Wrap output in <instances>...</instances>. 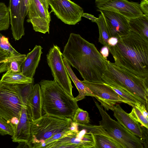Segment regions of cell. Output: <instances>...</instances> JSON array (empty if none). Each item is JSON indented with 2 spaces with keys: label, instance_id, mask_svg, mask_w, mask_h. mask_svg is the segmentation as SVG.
<instances>
[{
  "label": "cell",
  "instance_id": "1",
  "mask_svg": "<svg viewBox=\"0 0 148 148\" xmlns=\"http://www.w3.org/2000/svg\"><path fill=\"white\" fill-rule=\"evenodd\" d=\"M62 55L70 65L78 71L84 80L103 83L102 77L108 60L93 44L79 34L71 33Z\"/></svg>",
  "mask_w": 148,
  "mask_h": 148
},
{
  "label": "cell",
  "instance_id": "2",
  "mask_svg": "<svg viewBox=\"0 0 148 148\" xmlns=\"http://www.w3.org/2000/svg\"><path fill=\"white\" fill-rule=\"evenodd\" d=\"M107 47L116 65L148 79V41L130 31L115 46Z\"/></svg>",
  "mask_w": 148,
  "mask_h": 148
},
{
  "label": "cell",
  "instance_id": "3",
  "mask_svg": "<svg viewBox=\"0 0 148 148\" xmlns=\"http://www.w3.org/2000/svg\"><path fill=\"white\" fill-rule=\"evenodd\" d=\"M39 84L42 93L43 113L72 119L79 107L75 98L54 80H42Z\"/></svg>",
  "mask_w": 148,
  "mask_h": 148
},
{
  "label": "cell",
  "instance_id": "4",
  "mask_svg": "<svg viewBox=\"0 0 148 148\" xmlns=\"http://www.w3.org/2000/svg\"><path fill=\"white\" fill-rule=\"evenodd\" d=\"M102 79L103 83L119 87L130 93L148 109V79L136 75L108 60Z\"/></svg>",
  "mask_w": 148,
  "mask_h": 148
},
{
  "label": "cell",
  "instance_id": "5",
  "mask_svg": "<svg viewBox=\"0 0 148 148\" xmlns=\"http://www.w3.org/2000/svg\"><path fill=\"white\" fill-rule=\"evenodd\" d=\"M72 119L45 114L30 122L28 147L40 148L47 140L58 133L71 130Z\"/></svg>",
  "mask_w": 148,
  "mask_h": 148
},
{
  "label": "cell",
  "instance_id": "6",
  "mask_svg": "<svg viewBox=\"0 0 148 148\" xmlns=\"http://www.w3.org/2000/svg\"><path fill=\"white\" fill-rule=\"evenodd\" d=\"M22 106L19 84L0 82V117L15 126L18 121Z\"/></svg>",
  "mask_w": 148,
  "mask_h": 148
},
{
  "label": "cell",
  "instance_id": "7",
  "mask_svg": "<svg viewBox=\"0 0 148 148\" xmlns=\"http://www.w3.org/2000/svg\"><path fill=\"white\" fill-rule=\"evenodd\" d=\"M94 100L102 118L99 121V125L123 148H144L143 142L140 138L129 132L117 121L112 119L104 110L103 106Z\"/></svg>",
  "mask_w": 148,
  "mask_h": 148
},
{
  "label": "cell",
  "instance_id": "8",
  "mask_svg": "<svg viewBox=\"0 0 148 148\" xmlns=\"http://www.w3.org/2000/svg\"><path fill=\"white\" fill-rule=\"evenodd\" d=\"M47 60L54 80L69 95L72 94L71 81L65 67L60 47L53 45L47 55Z\"/></svg>",
  "mask_w": 148,
  "mask_h": 148
},
{
  "label": "cell",
  "instance_id": "9",
  "mask_svg": "<svg viewBox=\"0 0 148 148\" xmlns=\"http://www.w3.org/2000/svg\"><path fill=\"white\" fill-rule=\"evenodd\" d=\"M51 11L64 23L75 25L81 20L84 10L70 0H48Z\"/></svg>",
  "mask_w": 148,
  "mask_h": 148
},
{
  "label": "cell",
  "instance_id": "10",
  "mask_svg": "<svg viewBox=\"0 0 148 148\" xmlns=\"http://www.w3.org/2000/svg\"><path fill=\"white\" fill-rule=\"evenodd\" d=\"M78 132H73L45 146V148H94L95 141L93 134L82 128Z\"/></svg>",
  "mask_w": 148,
  "mask_h": 148
},
{
  "label": "cell",
  "instance_id": "11",
  "mask_svg": "<svg viewBox=\"0 0 148 148\" xmlns=\"http://www.w3.org/2000/svg\"><path fill=\"white\" fill-rule=\"evenodd\" d=\"M95 4L98 9L116 12L128 19L144 14L140 4L127 0H95Z\"/></svg>",
  "mask_w": 148,
  "mask_h": 148
},
{
  "label": "cell",
  "instance_id": "12",
  "mask_svg": "<svg viewBox=\"0 0 148 148\" xmlns=\"http://www.w3.org/2000/svg\"><path fill=\"white\" fill-rule=\"evenodd\" d=\"M81 81L91 90L94 97L107 110H112L114 106L119 103L128 104L106 84L90 82L84 80Z\"/></svg>",
  "mask_w": 148,
  "mask_h": 148
},
{
  "label": "cell",
  "instance_id": "13",
  "mask_svg": "<svg viewBox=\"0 0 148 148\" xmlns=\"http://www.w3.org/2000/svg\"><path fill=\"white\" fill-rule=\"evenodd\" d=\"M27 15L35 31L49 34L50 14L40 0H30Z\"/></svg>",
  "mask_w": 148,
  "mask_h": 148
},
{
  "label": "cell",
  "instance_id": "14",
  "mask_svg": "<svg viewBox=\"0 0 148 148\" xmlns=\"http://www.w3.org/2000/svg\"><path fill=\"white\" fill-rule=\"evenodd\" d=\"M112 111L117 121L129 132L141 140L144 148H147L148 129L131 117L119 104H116Z\"/></svg>",
  "mask_w": 148,
  "mask_h": 148
},
{
  "label": "cell",
  "instance_id": "15",
  "mask_svg": "<svg viewBox=\"0 0 148 148\" xmlns=\"http://www.w3.org/2000/svg\"><path fill=\"white\" fill-rule=\"evenodd\" d=\"M103 14L110 37L119 38L127 35L130 30L128 19L114 12L97 9Z\"/></svg>",
  "mask_w": 148,
  "mask_h": 148
},
{
  "label": "cell",
  "instance_id": "16",
  "mask_svg": "<svg viewBox=\"0 0 148 148\" xmlns=\"http://www.w3.org/2000/svg\"><path fill=\"white\" fill-rule=\"evenodd\" d=\"M78 125L80 128H84L93 134L95 141L94 148H123L100 125Z\"/></svg>",
  "mask_w": 148,
  "mask_h": 148
},
{
  "label": "cell",
  "instance_id": "17",
  "mask_svg": "<svg viewBox=\"0 0 148 148\" xmlns=\"http://www.w3.org/2000/svg\"><path fill=\"white\" fill-rule=\"evenodd\" d=\"M21 0H10L8 7L12 34L16 41L20 40L25 35L24 22L21 16Z\"/></svg>",
  "mask_w": 148,
  "mask_h": 148
},
{
  "label": "cell",
  "instance_id": "18",
  "mask_svg": "<svg viewBox=\"0 0 148 148\" xmlns=\"http://www.w3.org/2000/svg\"><path fill=\"white\" fill-rule=\"evenodd\" d=\"M27 104L23 102L21 115L14 126V133L12 136L13 142L27 144L29 138L31 121L27 112Z\"/></svg>",
  "mask_w": 148,
  "mask_h": 148
},
{
  "label": "cell",
  "instance_id": "19",
  "mask_svg": "<svg viewBox=\"0 0 148 148\" xmlns=\"http://www.w3.org/2000/svg\"><path fill=\"white\" fill-rule=\"evenodd\" d=\"M43 99L39 84L34 85L27 104V110L31 121H34L42 116Z\"/></svg>",
  "mask_w": 148,
  "mask_h": 148
},
{
  "label": "cell",
  "instance_id": "20",
  "mask_svg": "<svg viewBox=\"0 0 148 148\" xmlns=\"http://www.w3.org/2000/svg\"><path fill=\"white\" fill-rule=\"evenodd\" d=\"M42 48L36 45L33 49L26 55L21 66V73L24 75L33 78L40 61Z\"/></svg>",
  "mask_w": 148,
  "mask_h": 148
},
{
  "label": "cell",
  "instance_id": "21",
  "mask_svg": "<svg viewBox=\"0 0 148 148\" xmlns=\"http://www.w3.org/2000/svg\"><path fill=\"white\" fill-rule=\"evenodd\" d=\"M63 63L69 76L71 78L78 90L79 93L75 99L77 102L83 99L86 96L94 97L91 90L76 77L71 68V65L64 58H63Z\"/></svg>",
  "mask_w": 148,
  "mask_h": 148
},
{
  "label": "cell",
  "instance_id": "22",
  "mask_svg": "<svg viewBox=\"0 0 148 148\" xmlns=\"http://www.w3.org/2000/svg\"><path fill=\"white\" fill-rule=\"evenodd\" d=\"M130 31L148 41V16L145 14L134 18L128 19Z\"/></svg>",
  "mask_w": 148,
  "mask_h": 148
},
{
  "label": "cell",
  "instance_id": "23",
  "mask_svg": "<svg viewBox=\"0 0 148 148\" xmlns=\"http://www.w3.org/2000/svg\"><path fill=\"white\" fill-rule=\"evenodd\" d=\"M0 82L9 84H24L34 83V78L25 76L21 73H18L7 71L3 74Z\"/></svg>",
  "mask_w": 148,
  "mask_h": 148
},
{
  "label": "cell",
  "instance_id": "24",
  "mask_svg": "<svg viewBox=\"0 0 148 148\" xmlns=\"http://www.w3.org/2000/svg\"><path fill=\"white\" fill-rule=\"evenodd\" d=\"M94 22L97 24L99 30V42L104 46H108V42L110 37L105 19L101 13L99 15L97 19Z\"/></svg>",
  "mask_w": 148,
  "mask_h": 148
},
{
  "label": "cell",
  "instance_id": "25",
  "mask_svg": "<svg viewBox=\"0 0 148 148\" xmlns=\"http://www.w3.org/2000/svg\"><path fill=\"white\" fill-rule=\"evenodd\" d=\"M107 85L114 90L122 98L126 101L127 103V104L133 107L135 106L143 104L141 101L134 95L124 90L117 87Z\"/></svg>",
  "mask_w": 148,
  "mask_h": 148
},
{
  "label": "cell",
  "instance_id": "26",
  "mask_svg": "<svg viewBox=\"0 0 148 148\" xmlns=\"http://www.w3.org/2000/svg\"><path fill=\"white\" fill-rule=\"evenodd\" d=\"M10 24L8 8L4 3L0 2V31L8 29Z\"/></svg>",
  "mask_w": 148,
  "mask_h": 148
},
{
  "label": "cell",
  "instance_id": "27",
  "mask_svg": "<svg viewBox=\"0 0 148 148\" xmlns=\"http://www.w3.org/2000/svg\"><path fill=\"white\" fill-rule=\"evenodd\" d=\"M72 120L78 125H84L90 123V119L88 112L78 107L76 110Z\"/></svg>",
  "mask_w": 148,
  "mask_h": 148
},
{
  "label": "cell",
  "instance_id": "28",
  "mask_svg": "<svg viewBox=\"0 0 148 148\" xmlns=\"http://www.w3.org/2000/svg\"><path fill=\"white\" fill-rule=\"evenodd\" d=\"M129 114L141 125L148 129V119L143 116L136 106L132 107V111Z\"/></svg>",
  "mask_w": 148,
  "mask_h": 148
},
{
  "label": "cell",
  "instance_id": "29",
  "mask_svg": "<svg viewBox=\"0 0 148 148\" xmlns=\"http://www.w3.org/2000/svg\"><path fill=\"white\" fill-rule=\"evenodd\" d=\"M14 125L8 122L3 118L0 117V134L1 135H9L12 136L14 131Z\"/></svg>",
  "mask_w": 148,
  "mask_h": 148
},
{
  "label": "cell",
  "instance_id": "30",
  "mask_svg": "<svg viewBox=\"0 0 148 148\" xmlns=\"http://www.w3.org/2000/svg\"><path fill=\"white\" fill-rule=\"evenodd\" d=\"M0 47L8 51L12 54L17 55L21 54L17 51L10 43L8 38L0 33Z\"/></svg>",
  "mask_w": 148,
  "mask_h": 148
},
{
  "label": "cell",
  "instance_id": "31",
  "mask_svg": "<svg viewBox=\"0 0 148 148\" xmlns=\"http://www.w3.org/2000/svg\"><path fill=\"white\" fill-rule=\"evenodd\" d=\"M23 61L15 60L9 62L7 71L15 73H21V66Z\"/></svg>",
  "mask_w": 148,
  "mask_h": 148
},
{
  "label": "cell",
  "instance_id": "32",
  "mask_svg": "<svg viewBox=\"0 0 148 148\" xmlns=\"http://www.w3.org/2000/svg\"><path fill=\"white\" fill-rule=\"evenodd\" d=\"M30 0H21V16L23 21L27 14Z\"/></svg>",
  "mask_w": 148,
  "mask_h": 148
},
{
  "label": "cell",
  "instance_id": "33",
  "mask_svg": "<svg viewBox=\"0 0 148 148\" xmlns=\"http://www.w3.org/2000/svg\"><path fill=\"white\" fill-rule=\"evenodd\" d=\"M140 5L143 14L148 16V1L143 0L141 1Z\"/></svg>",
  "mask_w": 148,
  "mask_h": 148
},
{
  "label": "cell",
  "instance_id": "34",
  "mask_svg": "<svg viewBox=\"0 0 148 148\" xmlns=\"http://www.w3.org/2000/svg\"><path fill=\"white\" fill-rule=\"evenodd\" d=\"M138 109L140 111L143 116L146 118L148 119V110L146 106L142 104L136 106Z\"/></svg>",
  "mask_w": 148,
  "mask_h": 148
},
{
  "label": "cell",
  "instance_id": "35",
  "mask_svg": "<svg viewBox=\"0 0 148 148\" xmlns=\"http://www.w3.org/2000/svg\"><path fill=\"white\" fill-rule=\"evenodd\" d=\"M109 52L108 47L106 46H104L101 48L100 53L105 59L107 60V57L109 56Z\"/></svg>",
  "mask_w": 148,
  "mask_h": 148
},
{
  "label": "cell",
  "instance_id": "36",
  "mask_svg": "<svg viewBox=\"0 0 148 148\" xmlns=\"http://www.w3.org/2000/svg\"><path fill=\"white\" fill-rule=\"evenodd\" d=\"M118 38L115 37H111L108 39V46H114L117 44Z\"/></svg>",
  "mask_w": 148,
  "mask_h": 148
},
{
  "label": "cell",
  "instance_id": "37",
  "mask_svg": "<svg viewBox=\"0 0 148 148\" xmlns=\"http://www.w3.org/2000/svg\"><path fill=\"white\" fill-rule=\"evenodd\" d=\"M9 62H3L0 63V73L7 71L8 68Z\"/></svg>",
  "mask_w": 148,
  "mask_h": 148
},
{
  "label": "cell",
  "instance_id": "38",
  "mask_svg": "<svg viewBox=\"0 0 148 148\" xmlns=\"http://www.w3.org/2000/svg\"><path fill=\"white\" fill-rule=\"evenodd\" d=\"M82 17H84L91 20L92 22H94V21H96L97 19V18H96L93 15L86 13H83Z\"/></svg>",
  "mask_w": 148,
  "mask_h": 148
},
{
  "label": "cell",
  "instance_id": "39",
  "mask_svg": "<svg viewBox=\"0 0 148 148\" xmlns=\"http://www.w3.org/2000/svg\"><path fill=\"white\" fill-rule=\"evenodd\" d=\"M46 8L48 10L49 5L48 0H40Z\"/></svg>",
  "mask_w": 148,
  "mask_h": 148
}]
</instances>
